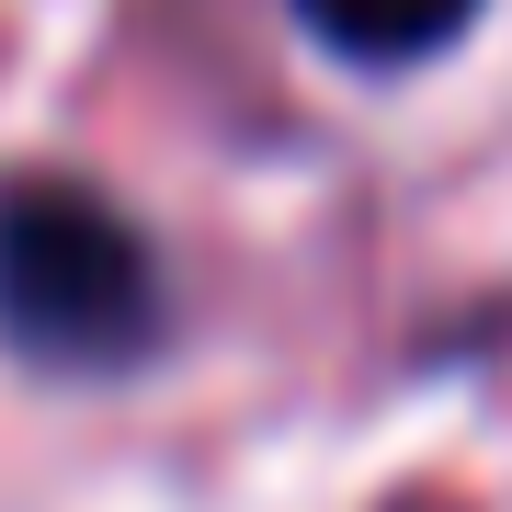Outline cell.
Masks as SVG:
<instances>
[{"label":"cell","instance_id":"cell-1","mask_svg":"<svg viewBox=\"0 0 512 512\" xmlns=\"http://www.w3.org/2000/svg\"><path fill=\"white\" fill-rule=\"evenodd\" d=\"M160 262L92 183H0V342L46 376H126L160 353Z\"/></svg>","mask_w":512,"mask_h":512},{"label":"cell","instance_id":"cell-2","mask_svg":"<svg viewBox=\"0 0 512 512\" xmlns=\"http://www.w3.org/2000/svg\"><path fill=\"white\" fill-rule=\"evenodd\" d=\"M296 23H308L319 46L365 57V69H399V57L456 46L467 23H478V0H296Z\"/></svg>","mask_w":512,"mask_h":512}]
</instances>
